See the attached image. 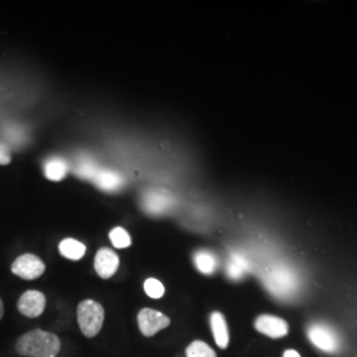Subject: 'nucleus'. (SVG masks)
<instances>
[{"label":"nucleus","instance_id":"22","mask_svg":"<svg viewBox=\"0 0 357 357\" xmlns=\"http://www.w3.org/2000/svg\"><path fill=\"white\" fill-rule=\"evenodd\" d=\"M283 357H301V355H299L295 349H287V351L283 354Z\"/></svg>","mask_w":357,"mask_h":357},{"label":"nucleus","instance_id":"17","mask_svg":"<svg viewBox=\"0 0 357 357\" xmlns=\"http://www.w3.org/2000/svg\"><path fill=\"white\" fill-rule=\"evenodd\" d=\"M100 169H101V168L97 166V163H96L91 158L82 156V158H79V159L77 160L75 172H76V175L78 178L93 180V178L97 175V172H98Z\"/></svg>","mask_w":357,"mask_h":357},{"label":"nucleus","instance_id":"16","mask_svg":"<svg viewBox=\"0 0 357 357\" xmlns=\"http://www.w3.org/2000/svg\"><path fill=\"white\" fill-rule=\"evenodd\" d=\"M195 265L196 268H199L200 273L203 274H213L215 270L217 268V258L216 255L208 250H199L195 255Z\"/></svg>","mask_w":357,"mask_h":357},{"label":"nucleus","instance_id":"15","mask_svg":"<svg viewBox=\"0 0 357 357\" xmlns=\"http://www.w3.org/2000/svg\"><path fill=\"white\" fill-rule=\"evenodd\" d=\"M250 270L249 261L240 253L230 255L229 262L227 266V273L231 280H240Z\"/></svg>","mask_w":357,"mask_h":357},{"label":"nucleus","instance_id":"8","mask_svg":"<svg viewBox=\"0 0 357 357\" xmlns=\"http://www.w3.org/2000/svg\"><path fill=\"white\" fill-rule=\"evenodd\" d=\"M142 204L150 215H163L168 212L174 204L175 199L167 191H149L142 197Z\"/></svg>","mask_w":357,"mask_h":357},{"label":"nucleus","instance_id":"6","mask_svg":"<svg viewBox=\"0 0 357 357\" xmlns=\"http://www.w3.org/2000/svg\"><path fill=\"white\" fill-rule=\"evenodd\" d=\"M169 324L171 320L167 315L153 308H142L138 314V327L146 337H153V335L165 330Z\"/></svg>","mask_w":357,"mask_h":357},{"label":"nucleus","instance_id":"23","mask_svg":"<svg viewBox=\"0 0 357 357\" xmlns=\"http://www.w3.org/2000/svg\"><path fill=\"white\" fill-rule=\"evenodd\" d=\"M4 317V305H3V301L0 299V320L3 319Z\"/></svg>","mask_w":357,"mask_h":357},{"label":"nucleus","instance_id":"20","mask_svg":"<svg viewBox=\"0 0 357 357\" xmlns=\"http://www.w3.org/2000/svg\"><path fill=\"white\" fill-rule=\"evenodd\" d=\"M144 291L153 299H160L165 295V286L155 278H149L144 282Z\"/></svg>","mask_w":357,"mask_h":357},{"label":"nucleus","instance_id":"5","mask_svg":"<svg viewBox=\"0 0 357 357\" xmlns=\"http://www.w3.org/2000/svg\"><path fill=\"white\" fill-rule=\"evenodd\" d=\"M11 271L22 280L33 281L40 278L45 271V264L38 258V255H20L13 261Z\"/></svg>","mask_w":357,"mask_h":357},{"label":"nucleus","instance_id":"3","mask_svg":"<svg viewBox=\"0 0 357 357\" xmlns=\"http://www.w3.org/2000/svg\"><path fill=\"white\" fill-rule=\"evenodd\" d=\"M77 321L78 327L85 337H96L103 327L105 321V310L102 305L85 299L77 306Z\"/></svg>","mask_w":357,"mask_h":357},{"label":"nucleus","instance_id":"10","mask_svg":"<svg viewBox=\"0 0 357 357\" xmlns=\"http://www.w3.org/2000/svg\"><path fill=\"white\" fill-rule=\"evenodd\" d=\"M255 330L268 337L280 339L287 335L289 324L284 320L274 315H259L255 321Z\"/></svg>","mask_w":357,"mask_h":357},{"label":"nucleus","instance_id":"11","mask_svg":"<svg viewBox=\"0 0 357 357\" xmlns=\"http://www.w3.org/2000/svg\"><path fill=\"white\" fill-rule=\"evenodd\" d=\"M100 190L106 192H115L123 187V178L118 172L109 169H100L91 180Z\"/></svg>","mask_w":357,"mask_h":357},{"label":"nucleus","instance_id":"7","mask_svg":"<svg viewBox=\"0 0 357 357\" xmlns=\"http://www.w3.org/2000/svg\"><path fill=\"white\" fill-rule=\"evenodd\" d=\"M47 306L45 295L38 290H28L19 298L17 310L26 318H38Z\"/></svg>","mask_w":357,"mask_h":357},{"label":"nucleus","instance_id":"1","mask_svg":"<svg viewBox=\"0 0 357 357\" xmlns=\"http://www.w3.org/2000/svg\"><path fill=\"white\" fill-rule=\"evenodd\" d=\"M15 349L20 356L56 357L61 351V342L53 332L32 330L17 339Z\"/></svg>","mask_w":357,"mask_h":357},{"label":"nucleus","instance_id":"4","mask_svg":"<svg viewBox=\"0 0 357 357\" xmlns=\"http://www.w3.org/2000/svg\"><path fill=\"white\" fill-rule=\"evenodd\" d=\"M308 339L311 343L328 354H336L342 348V340L337 332L327 324L323 323H314L307 330Z\"/></svg>","mask_w":357,"mask_h":357},{"label":"nucleus","instance_id":"18","mask_svg":"<svg viewBox=\"0 0 357 357\" xmlns=\"http://www.w3.org/2000/svg\"><path fill=\"white\" fill-rule=\"evenodd\" d=\"M185 355L187 357H217L216 352L202 340L192 342L185 349Z\"/></svg>","mask_w":357,"mask_h":357},{"label":"nucleus","instance_id":"12","mask_svg":"<svg viewBox=\"0 0 357 357\" xmlns=\"http://www.w3.org/2000/svg\"><path fill=\"white\" fill-rule=\"evenodd\" d=\"M211 328L213 332V337L216 344L225 349L229 345V330L225 317L221 312H213L211 315Z\"/></svg>","mask_w":357,"mask_h":357},{"label":"nucleus","instance_id":"19","mask_svg":"<svg viewBox=\"0 0 357 357\" xmlns=\"http://www.w3.org/2000/svg\"><path fill=\"white\" fill-rule=\"evenodd\" d=\"M110 241L116 249H125L131 245V237L126 230L118 227L110 231Z\"/></svg>","mask_w":357,"mask_h":357},{"label":"nucleus","instance_id":"13","mask_svg":"<svg viewBox=\"0 0 357 357\" xmlns=\"http://www.w3.org/2000/svg\"><path fill=\"white\" fill-rule=\"evenodd\" d=\"M68 171H69V165L63 158H59V156H53L44 165L45 178H50L52 181L63 180L68 175Z\"/></svg>","mask_w":357,"mask_h":357},{"label":"nucleus","instance_id":"9","mask_svg":"<svg viewBox=\"0 0 357 357\" xmlns=\"http://www.w3.org/2000/svg\"><path fill=\"white\" fill-rule=\"evenodd\" d=\"M119 268V257L115 252L107 248H102L97 252L94 258V268L102 280H110Z\"/></svg>","mask_w":357,"mask_h":357},{"label":"nucleus","instance_id":"2","mask_svg":"<svg viewBox=\"0 0 357 357\" xmlns=\"http://www.w3.org/2000/svg\"><path fill=\"white\" fill-rule=\"evenodd\" d=\"M264 280L271 294L281 299L291 298L299 287V278L296 273L283 264L268 268Z\"/></svg>","mask_w":357,"mask_h":357},{"label":"nucleus","instance_id":"21","mask_svg":"<svg viewBox=\"0 0 357 357\" xmlns=\"http://www.w3.org/2000/svg\"><path fill=\"white\" fill-rule=\"evenodd\" d=\"M11 163V153L6 144L0 143V166H7Z\"/></svg>","mask_w":357,"mask_h":357},{"label":"nucleus","instance_id":"14","mask_svg":"<svg viewBox=\"0 0 357 357\" xmlns=\"http://www.w3.org/2000/svg\"><path fill=\"white\" fill-rule=\"evenodd\" d=\"M59 250L65 258L70 261H78L86 253V246L75 238H65L59 245Z\"/></svg>","mask_w":357,"mask_h":357}]
</instances>
